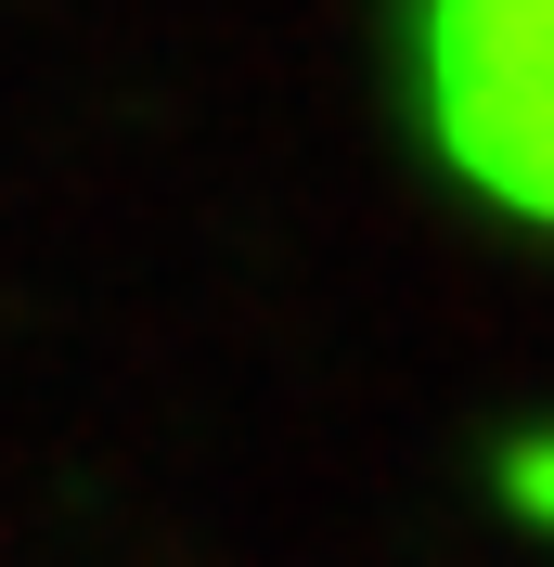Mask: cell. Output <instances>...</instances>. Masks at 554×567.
Instances as JSON below:
<instances>
[{
	"mask_svg": "<svg viewBox=\"0 0 554 567\" xmlns=\"http://www.w3.org/2000/svg\"><path fill=\"white\" fill-rule=\"evenodd\" d=\"M413 116L490 219L554 233V0H400Z\"/></svg>",
	"mask_w": 554,
	"mask_h": 567,
	"instance_id": "6da1fadb",
	"label": "cell"
},
{
	"mask_svg": "<svg viewBox=\"0 0 554 567\" xmlns=\"http://www.w3.org/2000/svg\"><path fill=\"white\" fill-rule=\"evenodd\" d=\"M503 503H516L529 529L554 542V425H542V439H516V452H503Z\"/></svg>",
	"mask_w": 554,
	"mask_h": 567,
	"instance_id": "7a4b0ae2",
	"label": "cell"
}]
</instances>
